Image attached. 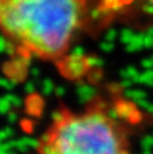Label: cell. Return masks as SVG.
<instances>
[{"instance_id":"cell-1","label":"cell","mask_w":153,"mask_h":154,"mask_svg":"<svg viewBox=\"0 0 153 154\" xmlns=\"http://www.w3.org/2000/svg\"><path fill=\"white\" fill-rule=\"evenodd\" d=\"M89 0H4L0 30L22 54L64 57L89 19Z\"/></svg>"},{"instance_id":"cell-2","label":"cell","mask_w":153,"mask_h":154,"mask_svg":"<svg viewBox=\"0 0 153 154\" xmlns=\"http://www.w3.org/2000/svg\"><path fill=\"white\" fill-rule=\"evenodd\" d=\"M36 154H131L130 135L101 102L80 111L63 107L41 135Z\"/></svg>"},{"instance_id":"cell-3","label":"cell","mask_w":153,"mask_h":154,"mask_svg":"<svg viewBox=\"0 0 153 154\" xmlns=\"http://www.w3.org/2000/svg\"><path fill=\"white\" fill-rule=\"evenodd\" d=\"M2 5H4V0H0V20H1V12H2Z\"/></svg>"},{"instance_id":"cell-4","label":"cell","mask_w":153,"mask_h":154,"mask_svg":"<svg viewBox=\"0 0 153 154\" xmlns=\"http://www.w3.org/2000/svg\"><path fill=\"white\" fill-rule=\"evenodd\" d=\"M152 1H153V0H152Z\"/></svg>"}]
</instances>
